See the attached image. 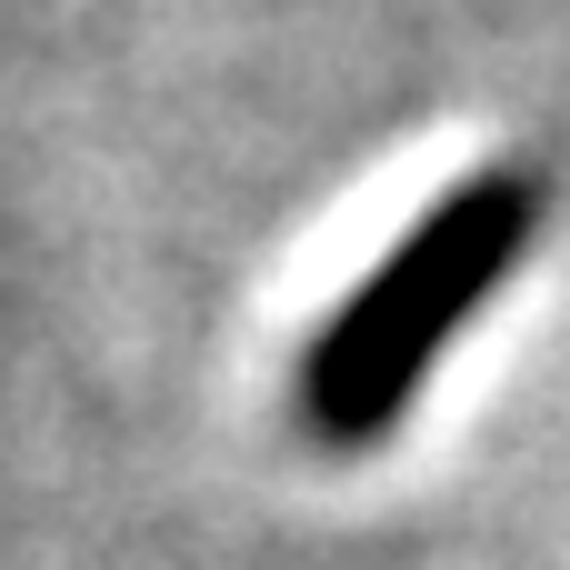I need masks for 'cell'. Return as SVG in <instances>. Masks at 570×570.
<instances>
[{
  "label": "cell",
  "mask_w": 570,
  "mask_h": 570,
  "mask_svg": "<svg viewBox=\"0 0 570 570\" xmlns=\"http://www.w3.org/2000/svg\"><path fill=\"white\" fill-rule=\"evenodd\" d=\"M531 230H541V180L531 170H481V180L441 190L381 250V271L321 321V341L301 361V421H311V441H331V451L381 441L421 401V381L441 371V351L471 331V311L531 261Z\"/></svg>",
  "instance_id": "cell-1"
}]
</instances>
